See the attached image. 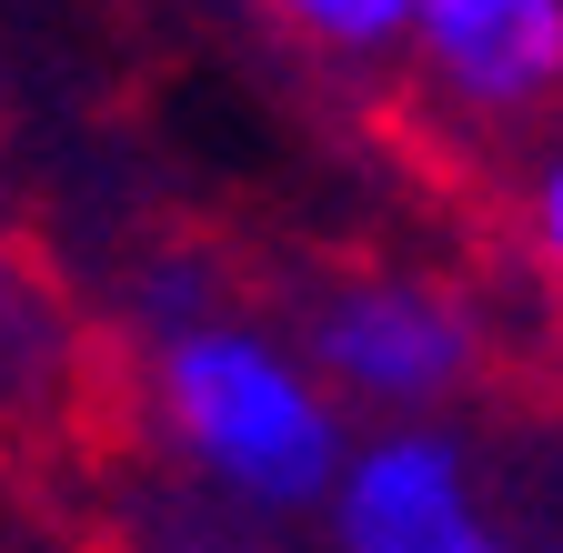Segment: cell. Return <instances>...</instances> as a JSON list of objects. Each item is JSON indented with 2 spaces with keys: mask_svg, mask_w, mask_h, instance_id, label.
Returning <instances> with one entry per match:
<instances>
[{
  "mask_svg": "<svg viewBox=\"0 0 563 553\" xmlns=\"http://www.w3.org/2000/svg\"><path fill=\"white\" fill-rule=\"evenodd\" d=\"M332 553H523L453 423H363L322 504Z\"/></svg>",
  "mask_w": 563,
  "mask_h": 553,
  "instance_id": "obj_3",
  "label": "cell"
},
{
  "mask_svg": "<svg viewBox=\"0 0 563 553\" xmlns=\"http://www.w3.org/2000/svg\"><path fill=\"white\" fill-rule=\"evenodd\" d=\"M514 252L523 272L563 302V101L514 142Z\"/></svg>",
  "mask_w": 563,
  "mask_h": 553,
  "instance_id": "obj_6",
  "label": "cell"
},
{
  "mask_svg": "<svg viewBox=\"0 0 563 553\" xmlns=\"http://www.w3.org/2000/svg\"><path fill=\"white\" fill-rule=\"evenodd\" d=\"M302 353L352 423H443L493 363V322L443 272L363 262V272H332L312 292Z\"/></svg>",
  "mask_w": 563,
  "mask_h": 553,
  "instance_id": "obj_2",
  "label": "cell"
},
{
  "mask_svg": "<svg viewBox=\"0 0 563 553\" xmlns=\"http://www.w3.org/2000/svg\"><path fill=\"white\" fill-rule=\"evenodd\" d=\"M402 71L463 142H523L563 101V0H422Z\"/></svg>",
  "mask_w": 563,
  "mask_h": 553,
  "instance_id": "obj_4",
  "label": "cell"
},
{
  "mask_svg": "<svg viewBox=\"0 0 563 553\" xmlns=\"http://www.w3.org/2000/svg\"><path fill=\"white\" fill-rule=\"evenodd\" d=\"M252 11L292 51L332 60V71H393V60H412V11L422 0H252Z\"/></svg>",
  "mask_w": 563,
  "mask_h": 553,
  "instance_id": "obj_5",
  "label": "cell"
},
{
  "mask_svg": "<svg viewBox=\"0 0 563 553\" xmlns=\"http://www.w3.org/2000/svg\"><path fill=\"white\" fill-rule=\"evenodd\" d=\"M141 332H152L141 342V412L201 494L272 523L332 504L363 423L312 373L302 332H272L262 312H232V302H191Z\"/></svg>",
  "mask_w": 563,
  "mask_h": 553,
  "instance_id": "obj_1",
  "label": "cell"
}]
</instances>
